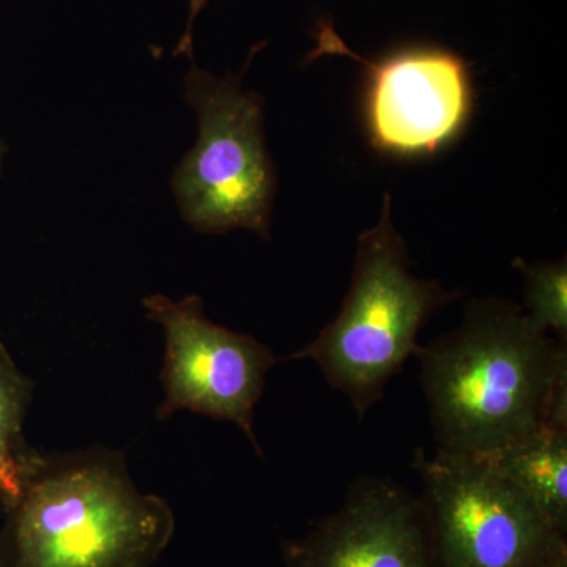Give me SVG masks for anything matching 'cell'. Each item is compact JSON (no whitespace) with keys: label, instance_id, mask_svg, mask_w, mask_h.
Segmentation results:
<instances>
[{"label":"cell","instance_id":"cell-1","mask_svg":"<svg viewBox=\"0 0 567 567\" xmlns=\"http://www.w3.org/2000/svg\"><path fill=\"white\" fill-rule=\"evenodd\" d=\"M416 358L443 453L483 457L546 427L567 431L566 341L522 306L472 301L461 324Z\"/></svg>","mask_w":567,"mask_h":567},{"label":"cell","instance_id":"cell-2","mask_svg":"<svg viewBox=\"0 0 567 567\" xmlns=\"http://www.w3.org/2000/svg\"><path fill=\"white\" fill-rule=\"evenodd\" d=\"M6 516L0 567H152L175 533L169 503L102 445L41 454Z\"/></svg>","mask_w":567,"mask_h":567},{"label":"cell","instance_id":"cell-3","mask_svg":"<svg viewBox=\"0 0 567 567\" xmlns=\"http://www.w3.org/2000/svg\"><path fill=\"white\" fill-rule=\"evenodd\" d=\"M458 297V290L410 271L386 194L379 223L358 238L352 281L338 317L281 361L316 363L328 385L344 394L363 420L382 401L388 382L420 352L417 336L427 320Z\"/></svg>","mask_w":567,"mask_h":567},{"label":"cell","instance_id":"cell-4","mask_svg":"<svg viewBox=\"0 0 567 567\" xmlns=\"http://www.w3.org/2000/svg\"><path fill=\"white\" fill-rule=\"evenodd\" d=\"M262 47L252 48L245 70ZM244 73L218 76L189 61L183 100L196 115L197 140L175 167L171 189L196 233L241 229L267 241L278 175L265 144L264 96L244 87Z\"/></svg>","mask_w":567,"mask_h":567},{"label":"cell","instance_id":"cell-5","mask_svg":"<svg viewBox=\"0 0 567 567\" xmlns=\"http://www.w3.org/2000/svg\"><path fill=\"white\" fill-rule=\"evenodd\" d=\"M436 567H567L565 533L476 457L417 450Z\"/></svg>","mask_w":567,"mask_h":567},{"label":"cell","instance_id":"cell-6","mask_svg":"<svg viewBox=\"0 0 567 567\" xmlns=\"http://www.w3.org/2000/svg\"><path fill=\"white\" fill-rule=\"evenodd\" d=\"M145 317L164 333L159 421L182 410L237 424L262 456L254 409L262 398L268 372L279 363L270 347L252 336L235 333L205 316L204 300L188 295L173 300L152 293L142 300Z\"/></svg>","mask_w":567,"mask_h":567},{"label":"cell","instance_id":"cell-7","mask_svg":"<svg viewBox=\"0 0 567 567\" xmlns=\"http://www.w3.org/2000/svg\"><path fill=\"white\" fill-rule=\"evenodd\" d=\"M317 48L309 55H349L368 70L365 121L377 151L395 156L434 153L464 128L472 111L468 66L454 52L409 48L368 61L347 48L327 22H320Z\"/></svg>","mask_w":567,"mask_h":567},{"label":"cell","instance_id":"cell-8","mask_svg":"<svg viewBox=\"0 0 567 567\" xmlns=\"http://www.w3.org/2000/svg\"><path fill=\"white\" fill-rule=\"evenodd\" d=\"M284 567H436L421 496L390 477L354 480L344 503L282 543Z\"/></svg>","mask_w":567,"mask_h":567},{"label":"cell","instance_id":"cell-9","mask_svg":"<svg viewBox=\"0 0 567 567\" xmlns=\"http://www.w3.org/2000/svg\"><path fill=\"white\" fill-rule=\"evenodd\" d=\"M532 499L547 520L567 533V431L543 429L537 434L476 457Z\"/></svg>","mask_w":567,"mask_h":567},{"label":"cell","instance_id":"cell-10","mask_svg":"<svg viewBox=\"0 0 567 567\" xmlns=\"http://www.w3.org/2000/svg\"><path fill=\"white\" fill-rule=\"evenodd\" d=\"M35 383L24 374L0 341V507L20 499L41 456L24 436Z\"/></svg>","mask_w":567,"mask_h":567},{"label":"cell","instance_id":"cell-11","mask_svg":"<svg viewBox=\"0 0 567 567\" xmlns=\"http://www.w3.org/2000/svg\"><path fill=\"white\" fill-rule=\"evenodd\" d=\"M514 267L524 275L525 308L539 330H551L558 339H567V265L561 262L528 264L516 259Z\"/></svg>","mask_w":567,"mask_h":567},{"label":"cell","instance_id":"cell-12","mask_svg":"<svg viewBox=\"0 0 567 567\" xmlns=\"http://www.w3.org/2000/svg\"><path fill=\"white\" fill-rule=\"evenodd\" d=\"M210 0H188V18H186L185 31L181 35V40L175 44L174 55H186L193 61L194 55V24L197 17L203 13L205 7Z\"/></svg>","mask_w":567,"mask_h":567},{"label":"cell","instance_id":"cell-13","mask_svg":"<svg viewBox=\"0 0 567 567\" xmlns=\"http://www.w3.org/2000/svg\"><path fill=\"white\" fill-rule=\"evenodd\" d=\"M7 147L3 141L0 140V177H2L3 162H6Z\"/></svg>","mask_w":567,"mask_h":567}]
</instances>
